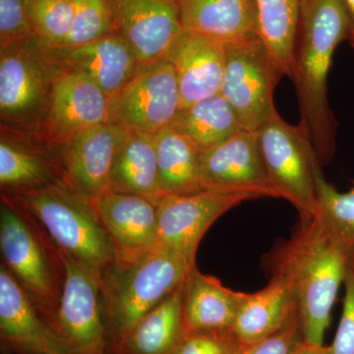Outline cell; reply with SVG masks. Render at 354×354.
Here are the masks:
<instances>
[{
	"mask_svg": "<svg viewBox=\"0 0 354 354\" xmlns=\"http://www.w3.org/2000/svg\"><path fill=\"white\" fill-rule=\"evenodd\" d=\"M297 312L290 283L272 274L264 288L246 292L230 330L239 346H248L278 332Z\"/></svg>",
	"mask_w": 354,
	"mask_h": 354,
	"instance_id": "obj_22",
	"label": "cell"
},
{
	"mask_svg": "<svg viewBox=\"0 0 354 354\" xmlns=\"http://www.w3.org/2000/svg\"><path fill=\"white\" fill-rule=\"evenodd\" d=\"M261 155L272 185L281 199L290 203L301 220L318 212L316 171L322 167L302 123L286 122L278 111L256 131Z\"/></svg>",
	"mask_w": 354,
	"mask_h": 354,
	"instance_id": "obj_6",
	"label": "cell"
},
{
	"mask_svg": "<svg viewBox=\"0 0 354 354\" xmlns=\"http://www.w3.org/2000/svg\"><path fill=\"white\" fill-rule=\"evenodd\" d=\"M301 0H256L261 41L274 62L290 78Z\"/></svg>",
	"mask_w": 354,
	"mask_h": 354,
	"instance_id": "obj_28",
	"label": "cell"
},
{
	"mask_svg": "<svg viewBox=\"0 0 354 354\" xmlns=\"http://www.w3.org/2000/svg\"><path fill=\"white\" fill-rule=\"evenodd\" d=\"M291 354H330L328 346H319V344H310V342L301 339L297 346L293 349Z\"/></svg>",
	"mask_w": 354,
	"mask_h": 354,
	"instance_id": "obj_36",
	"label": "cell"
},
{
	"mask_svg": "<svg viewBox=\"0 0 354 354\" xmlns=\"http://www.w3.org/2000/svg\"><path fill=\"white\" fill-rule=\"evenodd\" d=\"M246 292L230 290L196 265L183 283V311L186 333L230 330Z\"/></svg>",
	"mask_w": 354,
	"mask_h": 354,
	"instance_id": "obj_21",
	"label": "cell"
},
{
	"mask_svg": "<svg viewBox=\"0 0 354 354\" xmlns=\"http://www.w3.org/2000/svg\"><path fill=\"white\" fill-rule=\"evenodd\" d=\"M171 127L189 138L201 153L244 130L221 94L181 109Z\"/></svg>",
	"mask_w": 354,
	"mask_h": 354,
	"instance_id": "obj_27",
	"label": "cell"
},
{
	"mask_svg": "<svg viewBox=\"0 0 354 354\" xmlns=\"http://www.w3.org/2000/svg\"><path fill=\"white\" fill-rule=\"evenodd\" d=\"M3 196L38 221L57 250L102 276L113 265V244L92 204L64 180Z\"/></svg>",
	"mask_w": 354,
	"mask_h": 354,
	"instance_id": "obj_3",
	"label": "cell"
},
{
	"mask_svg": "<svg viewBox=\"0 0 354 354\" xmlns=\"http://www.w3.org/2000/svg\"><path fill=\"white\" fill-rule=\"evenodd\" d=\"M183 283L149 312L127 335L133 353L174 354L176 351L185 335Z\"/></svg>",
	"mask_w": 354,
	"mask_h": 354,
	"instance_id": "obj_25",
	"label": "cell"
},
{
	"mask_svg": "<svg viewBox=\"0 0 354 354\" xmlns=\"http://www.w3.org/2000/svg\"><path fill=\"white\" fill-rule=\"evenodd\" d=\"M109 116L111 97L97 84L58 67L39 137L50 146L62 147L77 133L109 122Z\"/></svg>",
	"mask_w": 354,
	"mask_h": 354,
	"instance_id": "obj_12",
	"label": "cell"
},
{
	"mask_svg": "<svg viewBox=\"0 0 354 354\" xmlns=\"http://www.w3.org/2000/svg\"><path fill=\"white\" fill-rule=\"evenodd\" d=\"M353 257L339 248L314 218H300L290 239L272 254V274L285 279L292 288L304 341L322 346Z\"/></svg>",
	"mask_w": 354,
	"mask_h": 354,
	"instance_id": "obj_2",
	"label": "cell"
},
{
	"mask_svg": "<svg viewBox=\"0 0 354 354\" xmlns=\"http://www.w3.org/2000/svg\"><path fill=\"white\" fill-rule=\"evenodd\" d=\"M181 109L174 65L167 58L140 66L111 99L109 122L127 130L156 135L171 127Z\"/></svg>",
	"mask_w": 354,
	"mask_h": 354,
	"instance_id": "obj_8",
	"label": "cell"
},
{
	"mask_svg": "<svg viewBox=\"0 0 354 354\" xmlns=\"http://www.w3.org/2000/svg\"><path fill=\"white\" fill-rule=\"evenodd\" d=\"M125 129L102 123L77 133L64 144L62 178L88 201L109 190L111 169Z\"/></svg>",
	"mask_w": 354,
	"mask_h": 354,
	"instance_id": "obj_16",
	"label": "cell"
},
{
	"mask_svg": "<svg viewBox=\"0 0 354 354\" xmlns=\"http://www.w3.org/2000/svg\"><path fill=\"white\" fill-rule=\"evenodd\" d=\"M301 339L304 337L297 312L278 332L255 344L239 346L235 354H291Z\"/></svg>",
	"mask_w": 354,
	"mask_h": 354,
	"instance_id": "obj_35",
	"label": "cell"
},
{
	"mask_svg": "<svg viewBox=\"0 0 354 354\" xmlns=\"http://www.w3.org/2000/svg\"><path fill=\"white\" fill-rule=\"evenodd\" d=\"M32 36L48 50L62 48L71 32L74 0H28Z\"/></svg>",
	"mask_w": 354,
	"mask_h": 354,
	"instance_id": "obj_30",
	"label": "cell"
},
{
	"mask_svg": "<svg viewBox=\"0 0 354 354\" xmlns=\"http://www.w3.org/2000/svg\"><path fill=\"white\" fill-rule=\"evenodd\" d=\"M239 344L230 330L186 333L174 354H235Z\"/></svg>",
	"mask_w": 354,
	"mask_h": 354,
	"instance_id": "obj_32",
	"label": "cell"
},
{
	"mask_svg": "<svg viewBox=\"0 0 354 354\" xmlns=\"http://www.w3.org/2000/svg\"><path fill=\"white\" fill-rule=\"evenodd\" d=\"M109 190L139 195L157 205L164 198L155 135L125 129L114 158Z\"/></svg>",
	"mask_w": 354,
	"mask_h": 354,
	"instance_id": "obj_23",
	"label": "cell"
},
{
	"mask_svg": "<svg viewBox=\"0 0 354 354\" xmlns=\"http://www.w3.org/2000/svg\"><path fill=\"white\" fill-rule=\"evenodd\" d=\"M57 69L34 36L0 48L1 131L28 135L41 127Z\"/></svg>",
	"mask_w": 354,
	"mask_h": 354,
	"instance_id": "obj_5",
	"label": "cell"
},
{
	"mask_svg": "<svg viewBox=\"0 0 354 354\" xmlns=\"http://www.w3.org/2000/svg\"><path fill=\"white\" fill-rule=\"evenodd\" d=\"M62 272L57 308L60 335L75 354H106L102 320V274L57 250Z\"/></svg>",
	"mask_w": 354,
	"mask_h": 354,
	"instance_id": "obj_9",
	"label": "cell"
},
{
	"mask_svg": "<svg viewBox=\"0 0 354 354\" xmlns=\"http://www.w3.org/2000/svg\"><path fill=\"white\" fill-rule=\"evenodd\" d=\"M283 76L262 41L227 46L220 94L244 130L257 131L276 111L274 88Z\"/></svg>",
	"mask_w": 354,
	"mask_h": 354,
	"instance_id": "obj_7",
	"label": "cell"
},
{
	"mask_svg": "<svg viewBox=\"0 0 354 354\" xmlns=\"http://www.w3.org/2000/svg\"><path fill=\"white\" fill-rule=\"evenodd\" d=\"M115 31L141 66L167 58L183 28L178 0H109Z\"/></svg>",
	"mask_w": 354,
	"mask_h": 354,
	"instance_id": "obj_14",
	"label": "cell"
},
{
	"mask_svg": "<svg viewBox=\"0 0 354 354\" xmlns=\"http://www.w3.org/2000/svg\"><path fill=\"white\" fill-rule=\"evenodd\" d=\"M318 212L314 218L325 234L349 256H354V183L346 192H339L326 180L322 167L316 171Z\"/></svg>",
	"mask_w": 354,
	"mask_h": 354,
	"instance_id": "obj_29",
	"label": "cell"
},
{
	"mask_svg": "<svg viewBox=\"0 0 354 354\" xmlns=\"http://www.w3.org/2000/svg\"><path fill=\"white\" fill-rule=\"evenodd\" d=\"M34 300L8 269L0 267L2 337L32 354H75L64 337L41 320Z\"/></svg>",
	"mask_w": 354,
	"mask_h": 354,
	"instance_id": "obj_18",
	"label": "cell"
},
{
	"mask_svg": "<svg viewBox=\"0 0 354 354\" xmlns=\"http://www.w3.org/2000/svg\"><path fill=\"white\" fill-rule=\"evenodd\" d=\"M167 58L176 70L181 109L220 94L227 62L225 44L183 30Z\"/></svg>",
	"mask_w": 354,
	"mask_h": 354,
	"instance_id": "obj_19",
	"label": "cell"
},
{
	"mask_svg": "<svg viewBox=\"0 0 354 354\" xmlns=\"http://www.w3.org/2000/svg\"><path fill=\"white\" fill-rule=\"evenodd\" d=\"M195 264L156 245L127 266L113 265L102 276V297L116 327L127 335L162 300L183 285Z\"/></svg>",
	"mask_w": 354,
	"mask_h": 354,
	"instance_id": "obj_4",
	"label": "cell"
},
{
	"mask_svg": "<svg viewBox=\"0 0 354 354\" xmlns=\"http://www.w3.org/2000/svg\"><path fill=\"white\" fill-rule=\"evenodd\" d=\"M158 176L164 198L205 190L199 149L183 133L169 127L155 135Z\"/></svg>",
	"mask_w": 354,
	"mask_h": 354,
	"instance_id": "obj_24",
	"label": "cell"
},
{
	"mask_svg": "<svg viewBox=\"0 0 354 354\" xmlns=\"http://www.w3.org/2000/svg\"><path fill=\"white\" fill-rule=\"evenodd\" d=\"M0 249L4 266L39 306L57 308L62 290L36 230L27 214L2 195Z\"/></svg>",
	"mask_w": 354,
	"mask_h": 354,
	"instance_id": "obj_10",
	"label": "cell"
},
{
	"mask_svg": "<svg viewBox=\"0 0 354 354\" xmlns=\"http://www.w3.org/2000/svg\"><path fill=\"white\" fill-rule=\"evenodd\" d=\"M344 298L339 327L330 354H354V257L349 261L344 279Z\"/></svg>",
	"mask_w": 354,
	"mask_h": 354,
	"instance_id": "obj_34",
	"label": "cell"
},
{
	"mask_svg": "<svg viewBox=\"0 0 354 354\" xmlns=\"http://www.w3.org/2000/svg\"><path fill=\"white\" fill-rule=\"evenodd\" d=\"M351 18L344 0H301L293 48L292 74L300 123L309 133L321 165L337 151L339 123L330 106L328 80L333 57L348 41Z\"/></svg>",
	"mask_w": 354,
	"mask_h": 354,
	"instance_id": "obj_1",
	"label": "cell"
},
{
	"mask_svg": "<svg viewBox=\"0 0 354 354\" xmlns=\"http://www.w3.org/2000/svg\"><path fill=\"white\" fill-rule=\"evenodd\" d=\"M116 32L109 0H74L71 32L62 48L82 46Z\"/></svg>",
	"mask_w": 354,
	"mask_h": 354,
	"instance_id": "obj_31",
	"label": "cell"
},
{
	"mask_svg": "<svg viewBox=\"0 0 354 354\" xmlns=\"http://www.w3.org/2000/svg\"><path fill=\"white\" fill-rule=\"evenodd\" d=\"M46 50L57 66L87 76L111 99L141 66L131 46L118 32L82 46Z\"/></svg>",
	"mask_w": 354,
	"mask_h": 354,
	"instance_id": "obj_17",
	"label": "cell"
},
{
	"mask_svg": "<svg viewBox=\"0 0 354 354\" xmlns=\"http://www.w3.org/2000/svg\"><path fill=\"white\" fill-rule=\"evenodd\" d=\"M344 2L348 9L349 18H351V29L348 41L354 48V0H344Z\"/></svg>",
	"mask_w": 354,
	"mask_h": 354,
	"instance_id": "obj_37",
	"label": "cell"
},
{
	"mask_svg": "<svg viewBox=\"0 0 354 354\" xmlns=\"http://www.w3.org/2000/svg\"><path fill=\"white\" fill-rule=\"evenodd\" d=\"M184 31L225 46L261 41L256 0H178Z\"/></svg>",
	"mask_w": 354,
	"mask_h": 354,
	"instance_id": "obj_20",
	"label": "cell"
},
{
	"mask_svg": "<svg viewBox=\"0 0 354 354\" xmlns=\"http://www.w3.org/2000/svg\"><path fill=\"white\" fill-rule=\"evenodd\" d=\"M31 37L28 0H0V48Z\"/></svg>",
	"mask_w": 354,
	"mask_h": 354,
	"instance_id": "obj_33",
	"label": "cell"
},
{
	"mask_svg": "<svg viewBox=\"0 0 354 354\" xmlns=\"http://www.w3.org/2000/svg\"><path fill=\"white\" fill-rule=\"evenodd\" d=\"M204 189L281 198L261 155L256 132L241 130L200 156Z\"/></svg>",
	"mask_w": 354,
	"mask_h": 354,
	"instance_id": "obj_13",
	"label": "cell"
},
{
	"mask_svg": "<svg viewBox=\"0 0 354 354\" xmlns=\"http://www.w3.org/2000/svg\"><path fill=\"white\" fill-rule=\"evenodd\" d=\"M90 202L113 244V265L132 264L156 246L157 204L139 195L113 190Z\"/></svg>",
	"mask_w": 354,
	"mask_h": 354,
	"instance_id": "obj_15",
	"label": "cell"
},
{
	"mask_svg": "<svg viewBox=\"0 0 354 354\" xmlns=\"http://www.w3.org/2000/svg\"><path fill=\"white\" fill-rule=\"evenodd\" d=\"M249 193L205 189L162 198L158 204L156 245L195 262L198 246L209 228L221 216L249 200Z\"/></svg>",
	"mask_w": 354,
	"mask_h": 354,
	"instance_id": "obj_11",
	"label": "cell"
},
{
	"mask_svg": "<svg viewBox=\"0 0 354 354\" xmlns=\"http://www.w3.org/2000/svg\"><path fill=\"white\" fill-rule=\"evenodd\" d=\"M19 141L16 135L1 131L0 185L4 193L34 189L64 180L48 158Z\"/></svg>",
	"mask_w": 354,
	"mask_h": 354,
	"instance_id": "obj_26",
	"label": "cell"
}]
</instances>
